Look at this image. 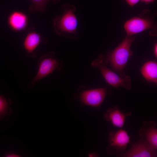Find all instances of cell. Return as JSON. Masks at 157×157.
Returning a JSON list of instances; mask_svg holds the SVG:
<instances>
[{"instance_id":"cell-16","label":"cell","mask_w":157,"mask_h":157,"mask_svg":"<svg viewBox=\"0 0 157 157\" xmlns=\"http://www.w3.org/2000/svg\"><path fill=\"white\" fill-rule=\"evenodd\" d=\"M128 4L133 6L137 4L140 0H125Z\"/></svg>"},{"instance_id":"cell-17","label":"cell","mask_w":157,"mask_h":157,"mask_svg":"<svg viewBox=\"0 0 157 157\" xmlns=\"http://www.w3.org/2000/svg\"><path fill=\"white\" fill-rule=\"evenodd\" d=\"M5 156L6 157H19L20 156L15 153L10 152L6 154Z\"/></svg>"},{"instance_id":"cell-15","label":"cell","mask_w":157,"mask_h":157,"mask_svg":"<svg viewBox=\"0 0 157 157\" xmlns=\"http://www.w3.org/2000/svg\"><path fill=\"white\" fill-rule=\"evenodd\" d=\"M33 4L30 7L31 11L37 10L44 12L48 2L52 1L54 3H56L60 0H31Z\"/></svg>"},{"instance_id":"cell-9","label":"cell","mask_w":157,"mask_h":157,"mask_svg":"<svg viewBox=\"0 0 157 157\" xmlns=\"http://www.w3.org/2000/svg\"><path fill=\"white\" fill-rule=\"evenodd\" d=\"M131 114L130 112L123 113L118 106H116L108 108L104 116L105 119L110 122L113 126L121 128L124 126L126 117Z\"/></svg>"},{"instance_id":"cell-13","label":"cell","mask_w":157,"mask_h":157,"mask_svg":"<svg viewBox=\"0 0 157 157\" xmlns=\"http://www.w3.org/2000/svg\"><path fill=\"white\" fill-rule=\"evenodd\" d=\"M27 22V18L24 13L18 11L12 13L8 18V23L10 27L16 31L24 29Z\"/></svg>"},{"instance_id":"cell-12","label":"cell","mask_w":157,"mask_h":157,"mask_svg":"<svg viewBox=\"0 0 157 157\" xmlns=\"http://www.w3.org/2000/svg\"><path fill=\"white\" fill-rule=\"evenodd\" d=\"M140 72L142 76L147 81L157 84L156 62L150 60L145 62L141 67Z\"/></svg>"},{"instance_id":"cell-7","label":"cell","mask_w":157,"mask_h":157,"mask_svg":"<svg viewBox=\"0 0 157 157\" xmlns=\"http://www.w3.org/2000/svg\"><path fill=\"white\" fill-rule=\"evenodd\" d=\"M120 156L124 157H156L157 156V150L141 138L132 145L130 149Z\"/></svg>"},{"instance_id":"cell-5","label":"cell","mask_w":157,"mask_h":157,"mask_svg":"<svg viewBox=\"0 0 157 157\" xmlns=\"http://www.w3.org/2000/svg\"><path fill=\"white\" fill-rule=\"evenodd\" d=\"M108 139L109 145L106 148L107 152L111 154L119 153L120 155L124 152L131 140L127 132L122 129L110 132Z\"/></svg>"},{"instance_id":"cell-14","label":"cell","mask_w":157,"mask_h":157,"mask_svg":"<svg viewBox=\"0 0 157 157\" xmlns=\"http://www.w3.org/2000/svg\"><path fill=\"white\" fill-rule=\"evenodd\" d=\"M11 100L3 95H0V121L7 120L8 117L12 113L10 106Z\"/></svg>"},{"instance_id":"cell-6","label":"cell","mask_w":157,"mask_h":157,"mask_svg":"<svg viewBox=\"0 0 157 157\" xmlns=\"http://www.w3.org/2000/svg\"><path fill=\"white\" fill-rule=\"evenodd\" d=\"M107 93V89L105 88L84 90L80 92L79 99L85 105L98 108L104 101Z\"/></svg>"},{"instance_id":"cell-11","label":"cell","mask_w":157,"mask_h":157,"mask_svg":"<svg viewBox=\"0 0 157 157\" xmlns=\"http://www.w3.org/2000/svg\"><path fill=\"white\" fill-rule=\"evenodd\" d=\"M42 41L41 37L34 31L29 32L23 42V46L28 57L34 58L36 56L35 51Z\"/></svg>"},{"instance_id":"cell-10","label":"cell","mask_w":157,"mask_h":157,"mask_svg":"<svg viewBox=\"0 0 157 157\" xmlns=\"http://www.w3.org/2000/svg\"><path fill=\"white\" fill-rule=\"evenodd\" d=\"M139 135L155 149H157V128L156 123L152 121H145L140 129Z\"/></svg>"},{"instance_id":"cell-1","label":"cell","mask_w":157,"mask_h":157,"mask_svg":"<svg viewBox=\"0 0 157 157\" xmlns=\"http://www.w3.org/2000/svg\"><path fill=\"white\" fill-rule=\"evenodd\" d=\"M63 12L60 16H57L53 20L56 33L59 35L75 40L78 38L77 31L78 21L75 13V7L66 4L63 6Z\"/></svg>"},{"instance_id":"cell-2","label":"cell","mask_w":157,"mask_h":157,"mask_svg":"<svg viewBox=\"0 0 157 157\" xmlns=\"http://www.w3.org/2000/svg\"><path fill=\"white\" fill-rule=\"evenodd\" d=\"M134 40V37L133 36H126L116 48L107 53L104 60L103 59L106 65L109 64L113 70L121 76L126 75L124 69L133 55L131 47Z\"/></svg>"},{"instance_id":"cell-8","label":"cell","mask_w":157,"mask_h":157,"mask_svg":"<svg viewBox=\"0 0 157 157\" xmlns=\"http://www.w3.org/2000/svg\"><path fill=\"white\" fill-rule=\"evenodd\" d=\"M154 27V22L151 20L140 17L130 19L125 22L124 26L127 36H133Z\"/></svg>"},{"instance_id":"cell-3","label":"cell","mask_w":157,"mask_h":157,"mask_svg":"<svg viewBox=\"0 0 157 157\" xmlns=\"http://www.w3.org/2000/svg\"><path fill=\"white\" fill-rule=\"evenodd\" d=\"M55 52L52 51L40 57L38 61V69L37 74L33 80L27 85L29 89L33 88L37 82L54 71L60 70L62 63L56 57Z\"/></svg>"},{"instance_id":"cell-19","label":"cell","mask_w":157,"mask_h":157,"mask_svg":"<svg viewBox=\"0 0 157 157\" xmlns=\"http://www.w3.org/2000/svg\"><path fill=\"white\" fill-rule=\"evenodd\" d=\"M155 0H140L142 2H144L146 3H153Z\"/></svg>"},{"instance_id":"cell-20","label":"cell","mask_w":157,"mask_h":157,"mask_svg":"<svg viewBox=\"0 0 157 157\" xmlns=\"http://www.w3.org/2000/svg\"><path fill=\"white\" fill-rule=\"evenodd\" d=\"M95 153H93L92 154H90L89 156H97V154H95Z\"/></svg>"},{"instance_id":"cell-4","label":"cell","mask_w":157,"mask_h":157,"mask_svg":"<svg viewBox=\"0 0 157 157\" xmlns=\"http://www.w3.org/2000/svg\"><path fill=\"white\" fill-rule=\"evenodd\" d=\"M102 56L99 55L98 59L92 62V65L99 69L107 82L114 88L122 87L127 90H130L131 87L130 77L128 75L121 76L109 69L104 62Z\"/></svg>"},{"instance_id":"cell-18","label":"cell","mask_w":157,"mask_h":157,"mask_svg":"<svg viewBox=\"0 0 157 157\" xmlns=\"http://www.w3.org/2000/svg\"><path fill=\"white\" fill-rule=\"evenodd\" d=\"M154 53L155 57L157 58V43H156L154 45Z\"/></svg>"}]
</instances>
